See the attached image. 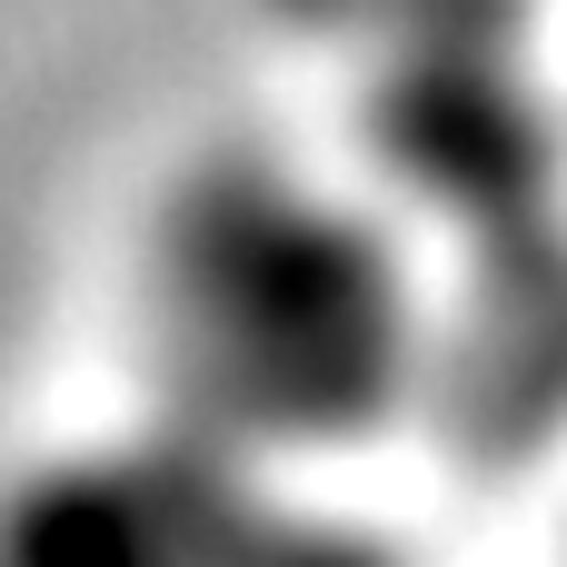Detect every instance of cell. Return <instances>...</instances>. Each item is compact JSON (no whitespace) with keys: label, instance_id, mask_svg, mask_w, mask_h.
<instances>
[{"label":"cell","instance_id":"6da1fadb","mask_svg":"<svg viewBox=\"0 0 567 567\" xmlns=\"http://www.w3.org/2000/svg\"><path fill=\"white\" fill-rule=\"evenodd\" d=\"M140 329L199 449L319 458L399 419L419 379L409 249L299 159H199L140 249Z\"/></svg>","mask_w":567,"mask_h":567},{"label":"cell","instance_id":"7a4b0ae2","mask_svg":"<svg viewBox=\"0 0 567 567\" xmlns=\"http://www.w3.org/2000/svg\"><path fill=\"white\" fill-rule=\"evenodd\" d=\"M0 567H309L259 538V508L219 478V449L80 458L0 518Z\"/></svg>","mask_w":567,"mask_h":567}]
</instances>
